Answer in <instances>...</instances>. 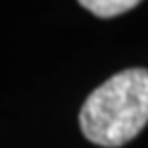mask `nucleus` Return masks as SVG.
<instances>
[{
  "instance_id": "obj_2",
  "label": "nucleus",
  "mask_w": 148,
  "mask_h": 148,
  "mask_svg": "<svg viewBox=\"0 0 148 148\" xmlns=\"http://www.w3.org/2000/svg\"><path fill=\"white\" fill-rule=\"evenodd\" d=\"M79 4L98 17H115L137 8L138 2L137 0H83Z\"/></svg>"
},
{
  "instance_id": "obj_1",
  "label": "nucleus",
  "mask_w": 148,
  "mask_h": 148,
  "mask_svg": "<svg viewBox=\"0 0 148 148\" xmlns=\"http://www.w3.org/2000/svg\"><path fill=\"white\" fill-rule=\"evenodd\" d=\"M87 140L106 148L127 144L148 123V69H123L94 88L79 114Z\"/></svg>"
}]
</instances>
